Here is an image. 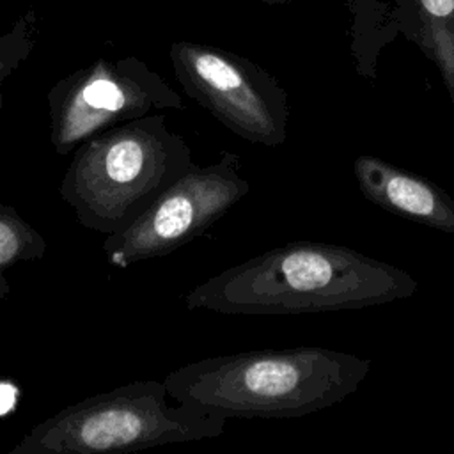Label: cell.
<instances>
[{"label": "cell", "instance_id": "30bf717a", "mask_svg": "<svg viewBox=\"0 0 454 454\" xmlns=\"http://www.w3.org/2000/svg\"><path fill=\"white\" fill-rule=\"evenodd\" d=\"M48 243L18 209L0 202V301L11 294L7 271L20 262H34L44 257Z\"/></svg>", "mask_w": 454, "mask_h": 454}, {"label": "cell", "instance_id": "8992f818", "mask_svg": "<svg viewBox=\"0 0 454 454\" xmlns=\"http://www.w3.org/2000/svg\"><path fill=\"white\" fill-rule=\"evenodd\" d=\"M248 192L239 154L222 151L209 165L193 163L137 220L105 236L103 254L119 270L168 255L202 236Z\"/></svg>", "mask_w": 454, "mask_h": 454}, {"label": "cell", "instance_id": "9c48e42d", "mask_svg": "<svg viewBox=\"0 0 454 454\" xmlns=\"http://www.w3.org/2000/svg\"><path fill=\"white\" fill-rule=\"evenodd\" d=\"M397 25L438 66L454 106V0H397Z\"/></svg>", "mask_w": 454, "mask_h": 454}, {"label": "cell", "instance_id": "ba28073f", "mask_svg": "<svg viewBox=\"0 0 454 454\" xmlns=\"http://www.w3.org/2000/svg\"><path fill=\"white\" fill-rule=\"evenodd\" d=\"M353 174L367 200L381 209L454 234V197L436 183L378 156H358Z\"/></svg>", "mask_w": 454, "mask_h": 454}, {"label": "cell", "instance_id": "6da1fadb", "mask_svg": "<svg viewBox=\"0 0 454 454\" xmlns=\"http://www.w3.org/2000/svg\"><path fill=\"white\" fill-rule=\"evenodd\" d=\"M404 270L326 241H291L225 268L184 296L188 310L271 316L355 310L410 298Z\"/></svg>", "mask_w": 454, "mask_h": 454}, {"label": "cell", "instance_id": "3957f363", "mask_svg": "<svg viewBox=\"0 0 454 454\" xmlns=\"http://www.w3.org/2000/svg\"><path fill=\"white\" fill-rule=\"evenodd\" d=\"M156 112L101 131L74 151L59 192L89 231L110 236L137 220L195 161Z\"/></svg>", "mask_w": 454, "mask_h": 454}, {"label": "cell", "instance_id": "5b68a950", "mask_svg": "<svg viewBox=\"0 0 454 454\" xmlns=\"http://www.w3.org/2000/svg\"><path fill=\"white\" fill-rule=\"evenodd\" d=\"M46 101L50 142L59 156L122 122L184 108L181 96L133 55L98 59L73 71L48 90Z\"/></svg>", "mask_w": 454, "mask_h": 454}, {"label": "cell", "instance_id": "277c9868", "mask_svg": "<svg viewBox=\"0 0 454 454\" xmlns=\"http://www.w3.org/2000/svg\"><path fill=\"white\" fill-rule=\"evenodd\" d=\"M163 381L138 380L67 404L32 426L9 454L131 452L176 442L216 438L227 419L168 404Z\"/></svg>", "mask_w": 454, "mask_h": 454}, {"label": "cell", "instance_id": "8fae6325", "mask_svg": "<svg viewBox=\"0 0 454 454\" xmlns=\"http://www.w3.org/2000/svg\"><path fill=\"white\" fill-rule=\"evenodd\" d=\"M39 35V21L34 7L27 9L7 30L0 35V108L2 90L7 78L21 67L35 48Z\"/></svg>", "mask_w": 454, "mask_h": 454}, {"label": "cell", "instance_id": "52a82bcc", "mask_svg": "<svg viewBox=\"0 0 454 454\" xmlns=\"http://www.w3.org/2000/svg\"><path fill=\"white\" fill-rule=\"evenodd\" d=\"M168 57L183 90L239 138L278 147L287 140V92L255 62L193 41H176Z\"/></svg>", "mask_w": 454, "mask_h": 454}, {"label": "cell", "instance_id": "7c38bea8", "mask_svg": "<svg viewBox=\"0 0 454 454\" xmlns=\"http://www.w3.org/2000/svg\"><path fill=\"white\" fill-rule=\"evenodd\" d=\"M259 2H262L266 5H284V4H289L291 0H259Z\"/></svg>", "mask_w": 454, "mask_h": 454}, {"label": "cell", "instance_id": "7a4b0ae2", "mask_svg": "<svg viewBox=\"0 0 454 454\" xmlns=\"http://www.w3.org/2000/svg\"><path fill=\"white\" fill-rule=\"evenodd\" d=\"M371 360L317 346L206 356L172 369L170 399L225 419L301 417L344 401Z\"/></svg>", "mask_w": 454, "mask_h": 454}]
</instances>
